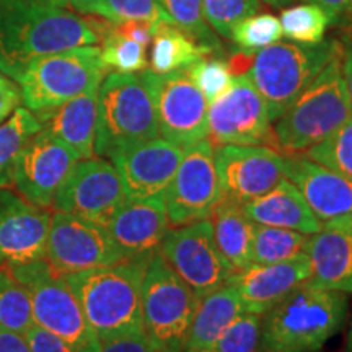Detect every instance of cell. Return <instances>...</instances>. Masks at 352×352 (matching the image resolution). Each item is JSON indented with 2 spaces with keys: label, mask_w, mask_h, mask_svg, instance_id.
<instances>
[{
  "label": "cell",
  "mask_w": 352,
  "mask_h": 352,
  "mask_svg": "<svg viewBox=\"0 0 352 352\" xmlns=\"http://www.w3.org/2000/svg\"><path fill=\"white\" fill-rule=\"evenodd\" d=\"M100 43L90 19L46 0H0V72L19 80L33 59Z\"/></svg>",
  "instance_id": "1"
},
{
  "label": "cell",
  "mask_w": 352,
  "mask_h": 352,
  "mask_svg": "<svg viewBox=\"0 0 352 352\" xmlns=\"http://www.w3.org/2000/svg\"><path fill=\"white\" fill-rule=\"evenodd\" d=\"M349 294L303 284L261 315L256 352H318L344 327Z\"/></svg>",
  "instance_id": "2"
},
{
  "label": "cell",
  "mask_w": 352,
  "mask_h": 352,
  "mask_svg": "<svg viewBox=\"0 0 352 352\" xmlns=\"http://www.w3.org/2000/svg\"><path fill=\"white\" fill-rule=\"evenodd\" d=\"M145 267L147 263L121 261L64 276L100 342L144 333Z\"/></svg>",
  "instance_id": "3"
},
{
  "label": "cell",
  "mask_w": 352,
  "mask_h": 352,
  "mask_svg": "<svg viewBox=\"0 0 352 352\" xmlns=\"http://www.w3.org/2000/svg\"><path fill=\"white\" fill-rule=\"evenodd\" d=\"M342 52L324 65L279 120L274 121L272 145L285 155L307 152L323 142L351 116L352 101L342 72Z\"/></svg>",
  "instance_id": "4"
},
{
  "label": "cell",
  "mask_w": 352,
  "mask_h": 352,
  "mask_svg": "<svg viewBox=\"0 0 352 352\" xmlns=\"http://www.w3.org/2000/svg\"><path fill=\"white\" fill-rule=\"evenodd\" d=\"M342 50L344 46L338 39H323L315 44L277 41L258 51L248 77L266 101L272 122L279 120L292 101Z\"/></svg>",
  "instance_id": "5"
},
{
  "label": "cell",
  "mask_w": 352,
  "mask_h": 352,
  "mask_svg": "<svg viewBox=\"0 0 352 352\" xmlns=\"http://www.w3.org/2000/svg\"><path fill=\"white\" fill-rule=\"evenodd\" d=\"M155 138H160L155 108L140 77L109 72L98 88L95 155L111 158Z\"/></svg>",
  "instance_id": "6"
},
{
  "label": "cell",
  "mask_w": 352,
  "mask_h": 352,
  "mask_svg": "<svg viewBox=\"0 0 352 352\" xmlns=\"http://www.w3.org/2000/svg\"><path fill=\"white\" fill-rule=\"evenodd\" d=\"M107 74L98 46H82L33 59L19 77L21 103L30 111L56 108L100 87Z\"/></svg>",
  "instance_id": "7"
},
{
  "label": "cell",
  "mask_w": 352,
  "mask_h": 352,
  "mask_svg": "<svg viewBox=\"0 0 352 352\" xmlns=\"http://www.w3.org/2000/svg\"><path fill=\"white\" fill-rule=\"evenodd\" d=\"M8 270L28 290L34 324L57 334L78 352H100L101 342L88 324L76 294L46 259Z\"/></svg>",
  "instance_id": "8"
},
{
  "label": "cell",
  "mask_w": 352,
  "mask_h": 352,
  "mask_svg": "<svg viewBox=\"0 0 352 352\" xmlns=\"http://www.w3.org/2000/svg\"><path fill=\"white\" fill-rule=\"evenodd\" d=\"M197 298L175 274L160 253L144 271L142 320L144 333L164 352H183Z\"/></svg>",
  "instance_id": "9"
},
{
  "label": "cell",
  "mask_w": 352,
  "mask_h": 352,
  "mask_svg": "<svg viewBox=\"0 0 352 352\" xmlns=\"http://www.w3.org/2000/svg\"><path fill=\"white\" fill-rule=\"evenodd\" d=\"M139 77L152 98L162 138L182 148L208 139L209 101L186 69L170 74L144 69Z\"/></svg>",
  "instance_id": "10"
},
{
  "label": "cell",
  "mask_w": 352,
  "mask_h": 352,
  "mask_svg": "<svg viewBox=\"0 0 352 352\" xmlns=\"http://www.w3.org/2000/svg\"><path fill=\"white\" fill-rule=\"evenodd\" d=\"M160 254L197 302L227 284L233 272L220 256L209 219L173 227L166 233Z\"/></svg>",
  "instance_id": "11"
},
{
  "label": "cell",
  "mask_w": 352,
  "mask_h": 352,
  "mask_svg": "<svg viewBox=\"0 0 352 352\" xmlns=\"http://www.w3.org/2000/svg\"><path fill=\"white\" fill-rule=\"evenodd\" d=\"M271 124L266 101L248 74L233 77L228 90L209 103L208 140L214 147L272 144Z\"/></svg>",
  "instance_id": "12"
},
{
  "label": "cell",
  "mask_w": 352,
  "mask_h": 352,
  "mask_svg": "<svg viewBox=\"0 0 352 352\" xmlns=\"http://www.w3.org/2000/svg\"><path fill=\"white\" fill-rule=\"evenodd\" d=\"M44 259L59 276L122 261L108 228L91 220L56 210L51 215Z\"/></svg>",
  "instance_id": "13"
},
{
  "label": "cell",
  "mask_w": 352,
  "mask_h": 352,
  "mask_svg": "<svg viewBox=\"0 0 352 352\" xmlns=\"http://www.w3.org/2000/svg\"><path fill=\"white\" fill-rule=\"evenodd\" d=\"M170 227L209 219L222 201L214 145L208 139L184 148L173 182L165 195Z\"/></svg>",
  "instance_id": "14"
},
{
  "label": "cell",
  "mask_w": 352,
  "mask_h": 352,
  "mask_svg": "<svg viewBox=\"0 0 352 352\" xmlns=\"http://www.w3.org/2000/svg\"><path fill=\"white\" fill-rule=\"evenodd\" d=\"M127 201L120 173L111 162L78 160L54 197L52 208L107 227Z\"/></svg>",
  "instance_id": "15"
},
{
  "label": "cell",
  "mask_w": 352,
  "mask_h": 352,
  "mask_svg": "<svg viewBox=\"0 0 352 352\" xmlns=\"http://www.w3.org/2000/svg\"><path fill=\"white\" fill-rule=\"evenodd\" d=\"M222 199L246 204L271 191L285 178L284 153L264 145L214 147Z\"/></svg>",
  "instance_id": "16"
},
{
  "label": "cell",
  "mask_w": 352,
  "mask_h": 352,
  "mask_svg": "<svg viewBox=\"0 0 352 352\" xmlns=\"http://www.w3.org/2000/svg\"><path fill=\"white\" fill-rule=\"evenodd\" d=\"M78 160L80 155L70 145L43 129L21 151L12 183L33 206L52 208L57 191Z\"/></svg>",
  "instance_id": "17"
},
{
  "label": "cell",
  "mask_w": 352,
  "mask_h": 352,
  "mask_svg": "<svg viewBox=\"0 0 352 352\" xmlns=\"http://www.w3.org/2000/svg\"><path fill=\"white\" fill-rule=\"evenodd\" d=\"M184 148L164 138L145 140L109 158L120 173L127 199H164Z\"/></svg>",
  "instance_id": "18"
},
{
  "label": "cell",
  "mask_w": 352,
  "mask_h": 352,
  "mask_svg": "<svg viewBox=\"0 0 352 352\" xmlns=\"http://www.w3.org/2000/svg\"><path fill=\"white\" fill-rule=\"evenodd\" d=\"M51 214L0 188V267L44 258Z\"/></svg>",
  "instance_id": "19"
},
{
  "label": "cell",
  "mask_w": 352,
  "mask_h": 352,
  "mask_svg": "<svg viewBox=\"0 0 352 352\" xmlns=\"http://www.w3.org/2000/svg\"><path fill=\"white\" fill-rule=\"evenodd\" d=\"M311 276L307 253L272 264H252L240 272H233L227 284L235 290L243 311L264 315L284 300L290 292L307 284Z\"/></svg>",
  "instance_id": "20"
},
{
  "label": "cell",
  "mask_w": 352,
  "mask_h": 352,
  "mask_svg": "<svg viewBox=\"0 0 352 352\" xmlns=\"http://www.w3.org/2000/svg\"><path fill=\"white\" fill-rule=\"evenodd\" d=\"M107 228L122 261L148 263L170 230L165 199H127Z\"/></svg>",
  "instance_id": "21"
},
{
  "label": "cell",
  "mask_w": 352,
  "mask_h": 352,
  "mask_svg": "<svg viewBox=\"0 0 352 352\" xmlns=\"http://www.w3.org/2000/svg\"><path fill=\"white\" fill-rule=\"evenodd\" d=\"M285 176L298 188L321 223L352 215V179L300 153L285 155Z\"/></svg>",
  "instance_id": "22"
},
{
  "label": "cell",
  "mask_w": 352,
  "mask_h": 352,
  "mask_svg": "<svg viewBox=\"0 0 352 352\" xmlns=\"http://www.w3.org/2000/svg\"><path fill=\"white\" fill-rule=\"evenodd\" d=\"M307 254L311 266L308 285L352 294V215L321 223L310 236Z\"/></svg>",
  "instance_id": "23"
},
{
  "label": "cell",
  "mask_w": 352,
  "mask_h": 352,
  "mask_svg": "<svg viewBox=\"0 0 352 352\" xmlns=\"http://www.w3.org/2000/svg\"><path fill=\"white\" fill-rule=\"evenodd\" d=\"M98 88H90L85 94L56 108L34 113L44 131L64 140L80 158H91L95 155Z\"/></svg>",
  "instance_id": "24"
},
{
  "label": "cell",
  "mask_w": 352,
  "mask_h": 352,
  "mask_svg": "<svg viewBox=\"0 0 352 352\" xmlns=\"http://www.w3.org/2000/svg\"><path fill=\"white\" fill-rule=\"evenodd\" d=\"M241 208L256 226L289 228L307 235H314L321 228V222L287 176L266 195L241 204Z\"/></svg>",
  "instance_id": "25"
},
{
  "label": "cell",
  "mask_w": 352,
  "mask_h": 352,
  "mask_svg": "<svg viewBox=\"0 0 352 352\" xmlns=\"http://www.w3.org/2000/svg\"><path fill=\"white\" fill-rule=\"evenodd\" d=\"M217 250L232 272H240L253 264L254 227L241 204L222 199L210 214Z\"/></svg>",
  "instance_id": "26"
},
{
  "label": "cell",
  "mask_w": 352,
  "mask_h": 352,
  "mask_svg": "<svg viewBox=\"0 0 352 352\" xmlns=\"http://www.w3.org/2000/svg\"><path fill=\"white\" fill-rule=\"evenodd\" d=\"M241 314L243 307L228 284L201 298L183 352H208Z\"/></svg>",
  "instance_id": "27"
},
{
  "label": "cell",
  "mask_w": 352,
  "mask_h": 352,
  "mask_svg": "<svg viewBox=\"0 0 352 352\" xmlns=\"http://www.w3.org/2000/svg\"><path fill=\"white\" fill-rule=\"evenodd\" d=\"M153 46L151 56V70L157 74H170L175 70H184L201 57L212 54L208 47L201 46L189 38L175 23L162 21L152 25Z\"/></svg>",
  "instance_id": "28"
},
{
  "label": "cell",
  "mask_w": 352,
  "mask_h": 352,
  "mask_svg": "<svg viewBox=\"0 0 352 352\" xmlns=\"http://www.w3.org/2000/svg\"><path fill=\"white\" fill-rule=\"evenodd\" d=\"M39 131L43 126L36 114L23 107L16 108L0 124V188L12 184L21 151Z\"/></svg>",
  "instance_id": "29"
},
{
  "label": "cell",
  "mask_w": 352,
  "mask_h": 352,
  "mask_svg": "<svg viewBox=\"0 0 352 352\" xmlns=\"http://www.w3.org/2000/svg\"><path fill=\"white\" fill-rule=\"evenodd\" d=\"M310 236L289 228L256 226L253 240V264L287 261L307 253Z\"/></svg>",
  "instance_id": "30"
},
{
  "label": "cell",
  "mask_w": 352,
  "mask_h": 352,
  "mask_svg": "<svg viewBox=\"0 0 352 352\" xmlns=\"http://www.w3.org/2000/svg\"><path fill=\"white\" fill-rule=\"evenodd\" d=\"M34 324L30 294L8 267H0V327L25 334Z\"/></svg>",
  "instance_id": "31"
},
{
  "label": "cell",
  "mask_w": 352,
  "mask_h": 352,
  "mask_svg": "<svg viewBox=\"0 0 352 352\" xmlns=\"http://www.w3.org/2000/svg\"><path fill=\"white\" fill-rule=\"evenodd\" d=\"M329 25H333V21L328 13L315 3L285 8L280 15L283 34L294 43L315 44L323 41Z\"/></svg>",
  "instance_id": "32"
},
{
  "label": "cell",
  "mask_w": 352,
  "mask_h": 352,
  "mask_svg": "<svg viewBox=\"0 0 352 352\" xmlns=\"http://www.w3.org/2000/svg\"><path fill=\"white\" fill-rule=\"evenodd\" d=\"M157 2L170 16V20L189 38L208 47L210 52L219 50L220 43L206 21L202 0H157Z\"/></svg>",
  "instance_id": "33"
},
{
  "label": "cell",
  "mask_w": 352,
  "mask_h": 352,
  "mask_svg": "<svg viewBox=\"0 0 352 352\" xmlns=\"http://www.w3.org/2000/svg\"><path fill=\"white\" fill-rule=\"evenodd\" d=\"M101 60L113 72L135 74L147 67V59H145V50L147 47L139 44L138 41L122 36L114 30L111 23L109 30L101 38Z\"/></svg>",
  "instance_id": "34"
},
{
  "label": "cell",
  "mask_w": 352,
  "mask_h": 352,
  "mask_svg": "<svg viewBox=\"0 0 352 352\" xmlns=\"http://www.w3.org/2000/svg\"><path fill=\"white\" fill-rule=\"evenodd\" d=\"M305 157L352 179V113L340 129L308 148Z\"/></svg>",
  "instance_id": "35"
},
{
  "label": "cell",
  "mask_w": 352,
  "mask_h": 352,
  "mask_svg": "<svg viewBox=\"0 0 352 352\" xmlns=\"http://www.w3.org/2000/svg\"><path fill=\"white\" fill-rule=\"evenodd\" d=\"M230 38L241 50L253 52L279 41L283 38V26L277 16L271 13H259L236 23Z\"/></svg>",
  "instance_id": "36"
},
{
  "label": "cell",
  "mask_w": 352,
  "mask_h": 352,
  "mask_svg": "<svg viewBox=\"0 0 352 352\" xmlns=\"http://www.w3.org/2000/svg\"><path fill=\"white\" fill-rule=\"evenodd\" d=\"M95 15L111 21V23H122V21L140 20L157 25L162 21H173L162 10L157 0H100L95 8Z\"/></svg>",
  "instance_id": "37"
},
{
  "label": "cell",
  "mask_w": 352,
  "mask_h": 352,
  "mask_svg": "<svg viewBox=\"0 0 352 352\" xmlns=\"http://www.w3.org/2000/svg\"><path fill=\"white\" fill-rule=\"evenodd\" d=\"M202 10L219 36L230 38L236 23L259 10V0H202Z\"/></svg>",
  "instance_id": "38"
},
{
  "label": "cell",
  "mask_w": 352,
  "mask_h": 352,
  "mask_svg": "<svg viewBox=\"0 0 352 352\" xmlns=\"http://www.w3.org/2000/svg\"><path fill=\"white\" fill-rule=\"evenodd\" d=\"M261 315L243 311L208 352H256Z\"/></svg>",
  "instance_id": "39"
},
{
  "label": "cell",
  "mask_w": 352,
  "mask_h": 352,
  "mask_svg": "<svg viewBox=\"0 0 352 352\" xmlns=\"http://www.w3.org/2000/svg\"><path fill=\"white\" fill-rule=\"evenodd\" d=\"M186 72L209 103L227 91L233 82L228 64L220 59H208V56L189 65Z\"/></svg>",
  "instance_id": "40"
},
{
  "label": "cell",
  "mask_w": 352,
  "mask_h": 352,
  "mask_svg": "<svg viewBox=\"0 0 352 352\" xmlns=\"http://www.w3.org/2000/svg\"><path fill=\"white\" fill-rule=\"evenodd\" d=\"M25 338L32 352H78L76 347L65 342L63 338L38 327V324H33L25 333Z\"/></svg>",
  "instance_id": "41"
},
{
  "label": "cell",
  "mask_w": 352,
  "mask_h": 352,
  "mask_svg": "<svg viewBox=\"0 0 352 352\" xmlns=\"http://www.w3.org/2000/svg\"><path fill=\"white\" fill-rule=\"evenodd\" d=\"M100 352H164L153 346L148 338L142 334H131V336L114 338V340L101 342Z\"/></svg>",
  "instance_id": "42"
},
{
  "label": "cell",
  "mask_w": 352,
  "mask_h": 352,
  "mask_svg": "<svg viewBox=\"0 0 352 352\" xmlns=\"http://www.w3.org/2000/svg\"><path fill=\"white\" fill-rule=\"evenodd\" d=\"M21 104L19 83L0 72V124Z\"/></svg>",
  "instance_id": "43"
},
{
  "label": "cell",
  "mask_w": 352,
  "mask_h": 352,
  "mask_svg": "<svg viewBox=\"0 0 352 352\" xmlns=\"http://www.w3.org/2000/svg\"><path fill=\"white\" fill-rule=\"evenodd\" d=\"M114 30L122 36L132 39V41H138L139 44L147 47L152 43L153 33H152V23L148 21H140V20H131V21H122V23H113Z\"/></svg>",
  "instance_id": "44"
},
{
  "label": "cell",
  "mask_w": 352,
  "mask_h": 352,
  "mask_svg": "<svg viewBox=\"0 0 352 352\" xmlns=\"http://www.w3.org/2000/svg\"><path fill=\"white\" fill-rule=\"evenodd\" d=\"M323 8L333 23L344 25L352 19V0H308Z\"/></svg>",
  "instance_id": "45"
},
{
  "label": "cell",
  "mask_w": 352,
  "mask_h": 352,
  "mask_svg": "<svg viewBox=\"0 0 352 352\" xmlns=\"http://www.w3.org/2000/svg\"><path fill=\"white\" fill-rule=\"evenodd\" d=\"M0 352H32L25 334L0 327Z\"/></svg>",
  "instance_id": "46"
},
{
  "label": "cell",
  "mask_w": 352,
  "mask_h": 352,
  "mask_svg": "<svg viewBox=\"0 0 352 352\" xmlns=\"http://www.w3.org/2000/svg\"><path fill=\"white\" fill-rule=\"evenodd\" d=\"M46 2L54 3V6L67 8L70 7L72 10L78 13H85V15H94L96 6H98L100 0H46Z\"/></svg>",
  "instance_id": "47"
},
{
  "label": "cell",
  "mask_w": 352,
  "mask_h": 352,
  "mask_svg": "<svg viewBox=\"0 0 352 352\" xmlns=\"http://www.w3.org/2000/svg\"><path fill=\"white\" fill-rule=\"evenodd\" d=\"M342 72H344L347 91H349L352 101V36L351 41L347 43V46L344 47V52H342Z\"/></svg>",
  "instance_id": "48"
},
{
  "label": "cell",
  "mask_w": 352,
  "mask_h": 352,
  "mask_svg": "<svg viewBox=\"0 0 352 352\" xmlns=\"http://www.w3.org/2000/svg\"><path fill=\"white\" fill-rule=\"evenodd\" d=\"M292 2H296V0H264V3H267V6H272V7H284Z\"/></svg>",
  "instance_id": "49"
},
{
  "label": "cell",
  "mask_w": 352,
  "mask_h": 352,
  "mask_svg": "<svg viewBox=\"0 0 352 352\" xmlns=\"http://www.w3.org/2000/svg\"><path fill=\"white\" fill-rule=\"evenodd\" d=\"M347 352H352V320L349 324V333H347Z\"/></svg>",
  "instance_id": "50"
}]
</instances>
